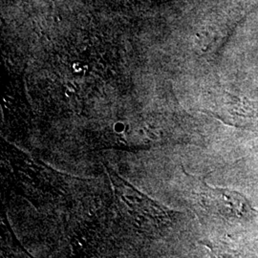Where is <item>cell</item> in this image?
<instances>
[{
	"label": "cell",
	"instance_id": "obj_1",
	"mask_svg": "<svg viewBox=\"0 0 258 258\" xmlns=\"http://www.w3.org/2000/svg\"><path fill=\"white\" fill-rule=\"evenodd\" d=\"M204 201L212 212L226 220L249 221L257 214L244 195L228 188L207 187L204 190Z\"/></svg>",
	"mask_w": 258,
	"mask_h": 258
},
{
	"label": "cell",
	"instance_id": "obj_2",
	"mask_svg": "<svg viewBox=\"0 0 258 258\" xmlns=\"http://www.w3.org/2000/svg\"><path fill=\"white\" fill-rule=\"evenodd\" d=\"M242 102H233V110H231L232 125L241 128L258 130V103Z\"/></svg>",
	"mask_w": 258,
	"mask_h": 258
}]
</instances>
